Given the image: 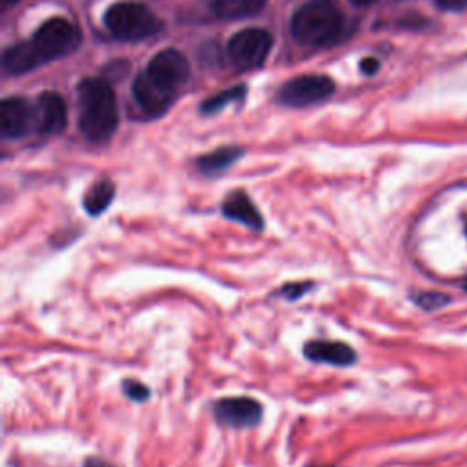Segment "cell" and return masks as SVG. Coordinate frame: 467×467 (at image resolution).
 I'll use <instances>...</instances> for the list:
<instances>
[{"label": "cell", "mask_w": 467, "mask_h": 467, "mask_svg": "<svg viewBox=\"0 0 467 467\" xmlns=\"http://www.w3.org/2000/svg\"><path fill=\"white\" fill-rule=\"evenodd\" d=\"M190 78L186 57L177 49L157 53L133 82L135 100L148 115L162 113Z\"/></svg>", "instance_id": "1"}, {"label": "cell", "mask_w": 467, "mask_h": 467, "mask_svg": "<svg viewBox=\"0 0 467 467\" xmlns=\"http://www.w3.org/2000/svg\"><path fill=\"white\" fill-rule=\"evenodd\" d=\"M77 95L82 133L93 142L106 140L119 122L113 89L100 78H84L77 88Z\"/></svg>", "instance_id": "2"}, {"label": "cell", "mask_w": 467, "mask_h": 467, "mask_svg": "<svg viewBox=\"0 0 467 467\" xmlns=\"http://www.w3.org/2000/svg\"><path fill=\"white\" fill-rule=\"evenodd\" d=\"M290 29L301 44L328 46L343 29V16L330 0H310L294 13Z\"/></svg>", "instance_id": "3"}, {"label": "cell", "mask_w": 467, "mask_h": 467, "mask_svg": "<svg viewBox=\"0 0 467 467\" xmlns=\"http://www.w3.org/2000/svg\"><path fill=\"white\" fill-rule=\"evenodd\" d=\"M104 24L120 40H142L161 29L159 18L137 2L113 4L104 15Z\"/></svg>", "instance_id": "4"}, {"label": "cell", "mask_w": 467, "mask_h": 467, "mask_svg": "<svg viewBox=\"0 0 467 467\" xmlns=\"http://www.w3.org/2000/svg\"><path fill=\"white\" fill-rule=\"evenodd\" d=\"M29 40L42 62L46 64L77 49L80 42V33L69 20L55 16L46 20Z\"/></svg>", "instance_id": "5"}, {"label": "cell", "mask_w": 467, "mask_h": 467, "mask_svg": "<svg viewBox=\"0 0 467 467\" xmlns=\"http://www.w3.org/2000/svg\"><path fill=\"white\" fill-rule=\"evenodd\" d=\"M272 47V35L266 29L248 27L235 33L228 42V58L234 67L246 71L265 64Z\"/></svg>", "instance_id": "6"}, {"label": "cell", "mask_w": 467, "mask_h": 467, "mask_svg": "<svg viewBox=\"0 0 467 467\" xmlns=\"http://www.w3.org/2000/svg\"><path fill=\"white\" fill-rule=\"evenodd\" d=\"M334 88V82L325 75H303L285 82L277 99L285 106L303 108L328 99Z\"/></svg>", "instance_id": "7"}, {"label": "cell", "mask_w": 467, "mask_h": 467, "mask_svg": "<svg viewBox=\"0 0 467 467\" xmlns=\"http://www.w3.org/2000/svg\"><path fill=\"white\" fill-rule=\"evenodd\" d=\"M212 412L215 421L223 427L250 429L261 421L263 407L257 400L248 396H226L213 401Z\"/></svg>", "instance_id": "8"}, {"label": "cell", "mask_w": 467, "mask_h": 467, "mask_svg": "<svg viewBox=\"0 0 467 467\" xmlns=\"http://www.w3.org/2000/svg\"><path fill=\"white\" fill-rule=\"evenodd\" d=\"M31 122L33 128L40 133H60L67 122V111L62 97L53 91L38 95L31 108Z\"/></svg>", "instance_id": "9"}, {"label": "cell", "mask_w": 467, "mask_h": 467, "mask_svg": "<svg viewBox=\"0 0 467 467\" xmlns=\"http://www.w3.org/2000/svg\"><path fill=\"white\" fill-rule=\"evenodd\" d=\"M303 354L306 359L325 365H336V367H348L356 363V350L347 345L345 341H334V339H312L305 343Z\"/></svg>", "instance_id": "10"}, {"label": "cell", "mask_w": 467, "mask_h": 467, "mask_svg": "<svg viewBox=\"0 0 467 467\" xmlns=\"http://www.w3.org/2000/svg\"><path fill=\"white\" fill-rule=\"evenodd\" d=\"M31 122V108L24 102V99L9 97L0 104V131L7 139H15L24 135Z\"/></svg>", "instance_id": "11"}, {"label": "cell", "mask_w": 467, "mask_h": 467, "mask_svg": "<svg viewBox=\"0 0 467 467\" xmlns=\"http://www.w3.org/2000/svg\"><path fill=\"white\" fill-rule=\"evenodd\" d=\"M221 212L224 217L237 221L252 230H263V226H265V221H263L257 206L243 190L230 192L221 204Z\"/></svg>", "instance_id": "12"}, {"label": "cell", "mask_w": 467, "mask_h": 467, "mask_svg": "<svg viewBox=\"0 0 467 467\" xmlns=\"http://www.w3.org/2000/svg\"><path fill=\"white\" fill-rule=\"evenodd\" d=\"M42 58L38 57L36 49L33 47L31 40L18 42L4 51V67L13 75L27 73L38 66H42Z\"/></svg>", "instance_id": "13"}, {"label": "cell", "mask_w": 467, "mask_h": 467, "mask_svg": "<svg viewBox=\"0 0 467 467\" xmlns=\"http://www.w3.org/2000/svg\"><path fill=\"white\" fill-rule=\"evenodd\" d=\"M243 155V151L239 148L234 146H226V148H219L212 153H206L202 157L197 159V170L202 175H217L221 171H224L228 166H232L239 157Z\"/></svg>", "instance_id": "14"}, {"label": "cell", "mask_w": 467, "mask_h": 467, "mask_svg": "<svg viewBox=\"0 0 467 467\" xmlns=\"http://www.w3.org/2000/svg\"><path fill=\"white\" fill-rule=\"evenodd\" d=\"M266 0H213L212 9L219 18L234 20L254 16L265 7Z\"/></svg>", "instance_id": "15"}, {"label": "cell", "mask_w": 467, "mask_h": 467, "mask_svg": "<svg viewBox=\"0 0 467 467\" xmlns=\"http://www.w3.org/2000/svg\"><path fill=\"white\" fill-rule=\"evenodd\" d=\"M113 195H115L113 182L109 179H99L95 184L89 186V190L84 195V201H82L84 210L89 215L97 217L111 204Z\"/></svg>", "instance_id": "16"}, {"label": "cell", "mask_w": 467, "mask_h": 467, "mask_svg": "<svg viewBox=\"0 0 467 467\" xmlns=\"http://www.w3.org/2000/svg\"><path fill=\"white\" fill-rule=\"evenodd\" d=\"M243 99H244V86H235L232 89H226V91L204 100L201 106V111L206 115H212V113H217L219 109H223L228 102L243 100Z\"/></svg>", "instance_id": "17"}, {"label": "cell", "mask_w": 467, "mask_h": 467, "mask_svg": "<svg viewBox=\"0 0 467 467\" xmlns=\"http://www.w3.org/2000/svg\"><path fill=\"white\" fill-rule=\"evenodd\" d=\"M410 297L423 310H436L449 303V296H445L441 292H429V290L414 292V294H410Z\"/></svg>", "instance_id": "18"}, {"label": "cell", "mask_w": 467, "mask_h": 467, "mask_svg": "<svg viewBox=\"0 0 467 467\" xmlns=\"http://www.w3.org/2000/svg\"><path fill=\"white\" fill-rule=\"evenodd\" d=\"M312 288L310 281H294V283H285L279 290L274 292V296L277 297H285L286 301H296L299 299L305 292H308Z\"/></svg>", "instance_id": "19"}, {"label": "cell", "mask_w": 467, "mask_h": 467, "mask_svg": "<svg viewBox=\"0 0 467 467\" xmlns=\"http://www.w3.org/2000/svg\"><path fill=\"white\" fill-rule=\"evenodd\" d=\"M122 392L133 400V401H146L150 398V389L148 385H144L142 381L139 379H133V378H128L122 381Z\"/></svg>", "instance_id": "20"}, {"label": "cell", "mask_w": 467, "mask_h": 467, "mask_svg": "<svg viewBox=\"0 0 467 467\" xmlns=\"http://www.w3.org/2000/svg\"><path fill=\"white\" fill-rule=\"evenodd\" d=\"M436 5L443 11H463L467 7V0H436Z\"/></svg>", "instance_id": "21"}, {"label": "cell", "mask_w": 467, "mask_h": 467, "mask_svg": "<svg viewBox=\"0 0 467 467\" xmlns=\"http://www.w3.org/2000/svg\"><path fill=\"white\" fill-rule=\"evenodd\" d=\"M359 67H361V71H363L365 75H374L376 69L379 67V62H378L376 58H372V57H367V58L361 60Z\"/></svg>", "instance_id": "22"}, {"label": "cell", "mask_w": 467, "mask_h": 467, "mask_svg": "<svg viewBox=\"0 0 467 467\" xmlns=\"http://www.w3.org/2000/svg\"><path fill=\"white\" fill-rule=\"evenodd\" d=\"M84 467H115V465L109 463V462H106V460H102V458L91 456V458H86Z\"/></svg>", "instance_id": "23"}, {"label": "cell", "mask_w": 467, "mask_h": 467, "mask_svg": "<svg viewBox=\"0 0 467 467\" xmlns=\"http://www.w3.org/2000/svg\"><path fill=\"white\" fill-rule=\"evenodd\" d=\"M352 4H356V5H368V4H372L374 0H350Z\"/></svg>", "instance_id": "24"}, {"label": "cell", "mask_w": 467, "mask_h": 467, "mask_svg": "<svg viewBox=\"0 0 467 467\" xmlns=\"http://www.w3.org/2000/svg\"><path fill=\"white\" fill-rule=\"evenodd\" d=\"M18 0H2V7L5 9V7H9V5H13V4H16Z\"/></svg>", "instance_id": "25"}, {"label": "cell", "mask_w": 467, "mask_h": 467, "mask_svg": "<svg viewBox=\"0 0 467 467\" xmlns=\"http://www.w3.org/2000/svg\"><path fill=\"white\" fill-rule=\"evenodd\" d=\"M305 467H332V465H316V463H310V465H305Z\"/></svg>", "instance_id": "26"}, {"label": "cell", "mask_w": 467, "mask_h": 467, "mask_svg": "<svg viewBox=\"0 0 467 467\" xmlns=\"http://www.w3.org/2000/svg\"><path fill=\"white\" fill-rule=\"evenodd\" d=\"M463 288L467 290V277H465V281H463Z\"/></svg>", "instance_id": "27"}]
</instances>
